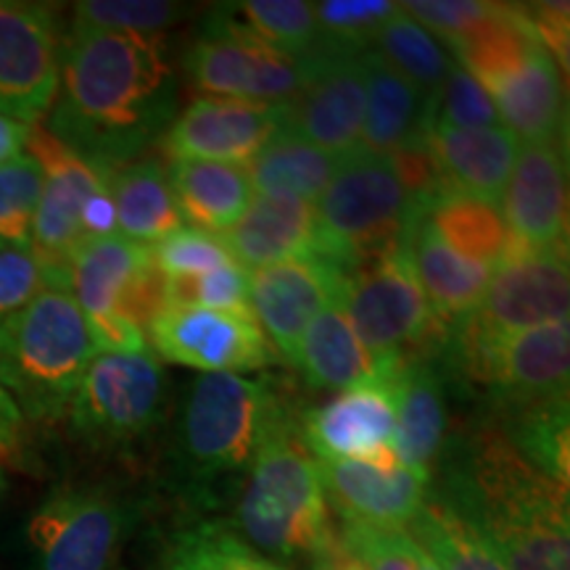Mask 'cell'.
<instances>
[{"instance_id": "obj_17", "label": "cell", "mask_w": 570, "mask_h": 570, "mask_svg": "<svg viewBox=\"0 0 570 570\" xmlns=\"http://www.w3.org/2000/svg\"><path fill=\"white\" fill-rule=\"evenodd\" d=\"M570 273L568 252H520L491 273L489 288L479 309L465 323L473 333H515L531 327L568 323Z\"/></svg>"}, {"instance_id": "obj_48", "label": "cell", "mask_w": 570, "mask_h": 570, "mask_svg": "<svg viewBox=\"0 0 570 570\" xmlns=\"http://www.w3.org/2000/svg\"><path fill=\"white\" fill-rule=\"evenodd\" d=\"M529 19L537 30L544 51L554 61H568V6L562 3H541L529 11Z\"/></svg>"}, {"instance_id": "obj_22", "label": "cell", "mask_w": 570, "mask_h": 570, "mask_svg": "<svg viewBox=\"0 0 570 570\" xmlns=\"http://www.w3.org/2000/svg\"><path fill=\"white\" fill-rule=\"evenodd\" d=\"M389 381L396 410V460L431 481L449 436L444 370L431 356L415 354L391 365Z\"/></svg>"}, {"instance_id": "obj_43", "label": "cell", "mask_w": 570, "mask_h": 570, "mask_svg": "<svg viewBox=\"0 0 570 570\" xmlns=\"http://www.w3.org/2000/svg\"><path fill=\"white\" fill-rule=\"evenodd\" d=\"M151 254L164 277H198L235 262L219 235L190 225H183L180 230L154 244Z\"/></svg>"}, {"instance_id": "obj_37", "label": "cell", "mask_w": 570, "mask_h": 570, "mask_svg": "<svg viewBox=\"0 0 570 570\" xmlns=\"http://www.w3.org/2000/svg\"><path fill=\"white\" fill-rule=\"evenodd\" d=\"M161 570H285L252 550L233 529L202 520L169 539Z\"/></svg>"}, {"instance_id": "obj_7", "label": "cell", "mask_w": 570, "mask_h": 570, "mask_svg": "<svg viewBox=\"0 0 570 570\" xmlns=\"http://www.w3.org/2000/svg\"><path fill=\"white\" fill-rule=\"evenodd\" d=\"M452 352L460 373L487 389L494 412L568 396L570 323L515 333H473L452 327Z\"/></svg>"}, {"instance_id": "obj_6", "label": "cell", "mask_w": 570, "mask_h": 570, "mask_svg": "<svg viewBox=\"0 0 570 570\" xmlns=\"http://www.w3.org/2000/svg\"><path fill=\"white\" fill-rule=\"evenodd\" d=\"M420 212L399 180L391 156L356 148L341 156L336 175L315 202V254L352 275L356 267L407 240Z\"/></svg>"}, {"instance_id": "obj_5", "label": "cell", "mask_w": 570, "mask_h": 570, "mask_svg": "<svg viewBox=\"0 0 570 570\" xmlns=\"http://www.w3.org/2000/svg\"><path fill=\"white\" fill-rule=\"evenodd\" d=\"M96 354L88 320L63 285H48L0 323V383L21 417L38 423L67 415Z\"/></svg>"}, {"instance_id": "obj_49", "label": "cell", "mask_w": 570, "mask_h": 570, "mask_svg": "<svg viewBox=\"0 0 570 570\" xmlns=\"http://www.w3.org/2000/svg\"><path fill=\"white\" fill-rule=\"evenodd\" d=\"M32 127L35 125H24V122H17V119L0 117V164H9L27 154Z\"/></svg>"}, {"instance_id": "obj_51", "label": "cell", "mask_w": 570, "mask_h": 570, "mask_svg": "<svg viewBox=\"0 0 570 570\" xmlns=\"http://www.w3.org/2000/svg\"><path fill=\"white\" fill-rule=\"evenodd\" d=\"M315 570H365V568H362V562L356 560L352 552H346L338 541V544L317 562Z\"/></svg>"}, {"instance_id": "obj_35", "label": "cell", "mask_w": 570, "mask_h": 570, "mask_svg": "<svg viewBox=\"0 0 570 570\" xmlns=\"http://www.w3.org/2000/svg\"><path fill=\"white\" fill-rule=\"evenodd\" d=\"M404 531L441 570H508L487 539L441 497H425Z\"/></svg>"}, {"instance_id": "obj_25", "label": "cell", "mask_w": 570, "mask_h": 570, "mask_svg": "<svg viewBox=\"0 0 570 570\" xmlns=\"http://www.w3.org/2000/svg\"><path fill=\"white\" fill-rule=\"evenodd\" d=\"M219 238L233 259L248 273L315 254V204L283 194H254L244 217Z\"/></svg>"}, {"instance_id": "obj_16", "label": "cell", "mask_w": 570, "mask_h": 570, "mask_svg": "<svg viewBox=\"0 0 570 570\" xmlns=\"http://www.w3.org/2000/svg\"><path fill=\"white\" fill-rule=\"evenodd\" d=\"M146 338L175 365L202 373L262 370L275 362V348L254 317L214 312L194 304H167L148 327Z\"/></svg>"}, {"instance_id": "obj_29", "label": "cell", "mask_w": 570, "mask_h": 570, "mask_svg": "<svg viewBox=\"0 0 570 570\" xmlns=\"http://www.w3.org/2000/svg\"><path fill=\"white\" fill-rule=\"evenodd\" d=\"M362 69H365L367 104L360 148L391 156L425 132L433 119V101L383 61L373 48L362 51Z\"/></svg>"}, {"instance_id": "obj_39", "label": "cell", "mask_w": 570, "mask_h": 570, "mask_svg": "<svg viewBox=\"0 0 570 570\" xmlns=\"http://www.w3.org/2000/svg\"><path fill=\"white\" fill-rule=\"evenodd\" d=\"M40 188L42 167L30 151L0 164V248H32Z\"/></svg>"}, {"instance_id": "obj_20", "label": "cell", "mask_w": 570, "mask_h": 570, "mask_svg": "<svg viewBox=\"0 0 570 570\" xmlns=\"http://www.w3.org/2000/svg\"><path fill=\"white\" fill-rule=\"evenodd\" d=\"M499 206L520 252H568V173L560 142H520Z\"/></svg>"}, {"instance_id": "obj_23", "label": "cell", "mask_w": 570, "mask_h": 570, "mask_svg": "<svg viewBox=\"0 0 570 570\" xmlns=\"http://www.w3.org/2000/svg\"><path fill=\"white\" fill-rule=\"evenodd\" d=\"M317 462L325 499L344 520L407 529L428 497V481L404 465L373 462Z\"/></svg>"}, {"instance_id": "obj_2", "label": "cell", "mask_w": 570, "mask_h": 570, "mask_svg": "<svg viewBox=\"0 0 570 570\" xmlns=\"http://www.w3.org/2000/svg\"><path fill=\"white\" fill-rule=\"evenodd\" d=\"M439 497L508 570H570L568 487L531 465L497 425L470 433Z\"/></svg>"}, {"instance_id": "obj_3", "label": "cell", "mask_w": 570, "mask_h": 570, "mask_svg": "<svg viewBox=\"0 0 570 570\" xmlns=\"http://www.w3.org/2000/svg\"><path fill=\"white\" fill-rule=\"evenodd\" d=\"M235 533L262 558L312 568L338 544L317 462L285 412L269 423L256 449L235 508Z\"/></svg>"}, {"instance_id": "obj_4", "label": "cell", "mask_w": 570, "mask_h": 570, "mask_svg": "<svg viewBox=\"0 0 570 570\" xmlns=\"http://www.w3.org/2000/svg\"><path fill=\"white\" fill-rule=\"evenodd\" d=\"M283 407L267 381L202 373L177 425L175 475L194 502L214 504L227 483L246 479L259 441Z\"/></svg>"}, {"instance_id": "obj_11", "label": "cell", "mask_w": 570, "mask_h": 570, "mask_svg": "<svg viewBox=\"0 0 570 570\" xmlns=\"http://www.w3.org/2000/svg\"><path fill=\"white\" fill-rule=\"evenodd\" d=\"M185 71L209 98L285 106L304 82V61L291 59L238 24L225 9L206 19Z\"/></svg>"}, {"instance_id": "obj_36", "label": "cell", "mask_w": 570, "mask_h": 570, "mask_svg": "<svg viewBox=\"0 0 570 570\" xmlns=\"http://www.w3.org/2000/svg\"><path fill=\"white\" fill-rule=\"evenodd\" d=\"M370 48L399 75L407 77L415 88L423 90L431 101H436L449 69L454 67L444 42L402 9L377 30Z\"/></svg>"}, {"instance_id": "obj_28", "label": "cell", "mask_w": 570, "mask_h": 570, "mask_svg": "<svg viewBox=\"0 0 570 570\" xmlns=\"http://www.w3.org/2000/svg\"><path fill=\"white\" fill-rule=\"evenodd\" d=\"M499 125L518 142H560L566 127L560 63L539 48L523 67L487 90Z\"/></svg>"}, {"instance_id": "obj_45", "label": "cell", "mask_w": 570, "mask_h": 570, "mask_svg": "<svg viewBox=\"0 0 570 570\" xmlns=\"http://www.w3.org/2000/svg\"><path fill=\"white\" fill-rule=\"evenodd\" d=\"M433 119L436 122L465 127V130H483L499 127L497 106L491 101L487 88L454 61L444 85H441L436 101H433Z\"/></svg>"}, {"instance_id": "obj_14", "label": "cell", "mask_w": 570, "mask_h": 570, "mask_svg": "<svg viewBox=\"0 0 570 570\" xmlns=\"http://www.w3.org/2000/svg\"><path fill=\"white\" fill-rule=\"evenodd\" d=\"M63 40L51 9L0 0V117L40 125L61 82Z\"/></svg>"}, {"instance_id": "obj_26", "label": "cell", "mask_w": 570, "mask_h": 570, "mask_svg": "<svg viewBox=\"0 0 570 570\" xmlns=\"http://www.w3.org/2000/svg\"><path fill=\"white\" fill-rule=\"evenodd\" d=\"M407 248L420 288L439 323L446 331L465 323L483 302L491 281L489 269L454 252L423 212L410 227Z\"/></svg>"}, {"instance_id": "obj_9", "label": "cell", "mask_w": 570, "mask_h": 570, "mask_svg": "<svg viewBox=\"0 0 570 570\" xmlns=\"http://www.w3.org/2000/svg\"><path fill=\"white\" fill-rule=\"evenodd\" d=\"M164 370L148 352H98L69 404L71 431L90 446H130L159 423Z\"/></svg>"}, {"instance_id": "obj_34", "label": "cell", "mask_w": 570, "mask_h": 570, "mask_svg": "<svg viewBox=\"0 0 570 570\" xmlns=\"http://www.w3.org/2000/svg\"><path fill=\"white\" fill-rule=\"evenodd\" d=\"M338 164L341 156L323 151L283 125L246 169L254 194H283L315 204Z\"/></svg>"}, {"instance_id": "obj_18", "label": "cell", "mask_w": 570, "mask_h": 570, "mask_svg": "<svg viewBox=\"0 0 570 570\" xmlns=\"http://www.w3.org/2000/svg\"><path fill=\"white\" fill-rule=\"evenodd\" d=\"M348 273L320 254L248 273V304L269 346L294 365L304 331L344 291Z\"/></svg>"}, {"instance_id": "obj_38", "label": "cell", "mask_w": 570, "mask_h": 570, "mask_svg": "<svg viewBox=\"0 0 570 570\" xmlns=\"http://www.w3.org/2000/svg\"><path fill=\"white\" fill-rule=\"evenodd\" d=\"M230 17L244 24L248 32L265 40L275 51L291 59H309L315 53L320 35L315 19V3L304 0H246L225 9Z\"/></svg>"}, {"instance_id": "obj_52", "label": "cell", "mask_w": 570, "mask_h": 570, "mask_svg": "<svg viewBox=\"0 0 570 570\" xmlns=\"http://www.w3.org/2000/svg\"><path fill=\"white\" fill-rule=\"evenodd\" d=\"M415 570H441V568L415 544Z\"/></svg>"}, {"instance_id": "obj_53", "label": "cell", "mask_w": 570, "mask_h": 570, "mask_svg": "<svg viewBox=\"0 0 570 570\" xmlns=\"http://www.w3.org/2000/svg\"><path fill=\"white\" fill-rule=\"evenodd\" d=\"M6 489H9V483H6V473H3V468H0V497H3Z\"/></svg>"}, {"instance_id": "obj_42", "label": "cell", "mask_w": 570, "mask_h": 570, "mask_svg": "<svg viewBox=\"0 0 570 570\" xmlns=\"http://www.w3.org/2000/svg\"><path fill=\"white\" fill-rule=\"evenodd\" d=\"M167 304H194L214 312L252 317L248 269L238 262L198 277H167Z\"/></svg>"}, {"instance_id": "obj_32", "label": "cell", "mask_w": 570, "mask_h": 570, "mask_svg": "<svg viewBox=\"0 0 570 570\" xmlns=\"http://www.w3.org/2000/svg\"><path fill=\"white\" fill-rule=\"evenodd\" d=\"M449 48L458 56L460 67L489 90L523 67L544 46L533 30L529 11L518 6L491 3L479 24Z\"/></svg>"}, {"instance_id": "obj_30", "label": "cell", "mask_w": 570, "mask_h": 570, "mask_svg": "<svg viewBox=\"0 0 570 570\" xmlns=\"http://www.w3.org/2000/svg\"><path fill=\"white\" fill-rule=\"evenodd\" d=\"M167 177L183 223L212 235L230 230L254 202L252 177L238 164L169 159Z\"/></svg>"}, {"instance_id": "obj_44", "label": "cell", "mask_w": 570, "mask_h": 570, "mask_svg": "<svg viewBox=\"0 0 570 570\" xmlns=\"http://www.w3.org/2000/svg\"><path fill=\"white\" fill-rule=\"evenodd\" d=\"M338 541L365 570H415V541L404 529H383L341 518Z\"/></svg>"}, {"instance_id": "obj_47", "label": "cell", "mask_w": 570, "mask_h": 570, "mask_svg": "<svg viewBox=\"0 0 570 570\" xmlns=\"http://www.w3.org/2000/svg\"><path fill=\"white\" fill-rule=\"evenodd\" d=\"M489 6L491 3H483V0H407V3H399V9L420 21L441 42L454 46L462 35L479 24Z\"/></svg>"}, {"instance_id": "obj_1", "label": "cell", "mask_w": 570, "mask_h": 570, "mask_svg": "<svg viewBox=\"0 0 570 570\" xmlns=\"http://www.w3.org/2000/svg\"><path fill=\"white\" fill-rule=\"evenodd\" d=\"M161 38L71 27L46 130L104 173L140 159L177 117Z\"/></svg>"}, {"instance_id": "obj_50", "label": "cell", "mask_w": 570, "mask_h": 570, "mask_svg": "<svg viewBox=\"0 0 570 570\" xmlns=\"http://www.w3.org/2000/svg\"><path fill=\"white\" fill-rule=\"evenodd\" d=\"M21 433H24V417L0 383V454L11 452L19 444Z\"/></svg>"}, {"instance_id": "obj_31", "label": "cell", "mask_w": 570, "mask_h": 570, "mask_svg": "<svg viewBox=\"0 0 570 570\" xmlns=\"http://www.w3.org/2000/svg\"><path fill=\"white\" fill-rule=\"evenodd\" d=\"M109 194L117 214V235L132 244L154 246L185 225L167 169L159 161L138 159L114 169Z\"/></svg>"}, {"instance_id": "obj_13", "label": "cell", "mask_w": 570, "mask_h": 570, "mask_svg": "<svg viewBox=\"0 0 570 570\" xmlns=\"http://www.w3.org/2000/svg\"><path fill=\"white\" fill-rule=\"evenodd\" d=\"M151 246L132 244L122 235L92 238L69 262V294L82 309L98 352H148L146 333L130 320L132 294L151 267Z\"/></svg>"}, {"instance_id": "obj_27", "label": "cell", "mask_w": 570, "mask_h": 570, "mask_svg": "<svg viewBox=\"0 0 570 570\" xmlns=\"http://www.w3.org/2000/svg\"><path fill=\"white\" fill-rule=\"evenodd\" d=\"M341 294L327 302L306 327L294 360V367L302 370L304 381L312 389L336 391V394L375 381L389 367H383L356 336Z\"/></svg>"}, {"instance_id": "obj_46", "label": "cell", "mask_w": 570, "mask_h": 570, "mask_svg": "<svg viewBox=\"0 0 570 570\" xmlns=\"http://www.w3.org/2000/svg\"><path fill=\"white\" fill-rule=\"evenodd\" d=\"M48 285L46 267L32 248H0V323L24 309Z\"/></svg>"}, {"instance_id": "obj_15", "label": "cell", "mask_w": 570, "mask_h": 570, "mask_svg": "<svg viewBox=\"0 0 570 570\" xmlns=\"http://www.w3.org/2000/svg\"><path fill=\"white\" fill-rule=\"evenodd\" d=\"M365 104L362 51L317 46L304 59V82L285 104L283 125L327 154L346 156L360 148Z\"/></svg>"}, {"instance_id": "obj_8", "label": "cell", "mask_w": 570, "mask_h": 570, "mask_svg": "<svg viewBox=\"0 0 570 570\" xmlns=\"http://www.w3.org/2000/svg\"><path fill=\"white\" fill-rule=\"evenodd\" d=\"M341 302L356 336L383 367L415 356L441 331L412 269L407 240L356 267Z\"/></svg>"}, {"instance_id": "obj_24", "label": "cell", "mask_w": 570, "mask_h": 570, "mask_svg": "<svg viewBox=\"0 0 570 570\" xmlns=\"http://www.w3.org/2000/svg\"><path fill=\"white\" fill-rule=\"evenodd\" d=\"M425 142L446 188L502 202L520 151V142L502 125L465 130L431 119Z\"/></svg>"}, {"instance_id": "obj_19", "label": "cell", "mask_w": 570, "mask_h": 570, "mask_svg": "<svg viewBox=\"0 0 570 570\" xmlns=\"http://www.w3.org/2000/svg\"><path fill=\"white\" fill-rule=\"evenodd\" d=\"M396 365V362H394ZM386 373L362 386L338 391L331 402L304 417V446L320 462H373V465H402L394 452L396 410Z\"/></svg>"}, {"instance_id": "obj_33", "label": "cell", "mask_w": 570, "mask_h": 570, "mask_svg": "<svg viewBox=\"0 0 570 570\" xmlns=\"http://www.w3.org/2000/svg\"><path fill=\"white\" fill-rule=\"evenodd\" d=\"M423 214L454 252L487 267L489 273L515 252L502 206L489 198L446 188L425 206Z\"/></svg>"}, {"instance_id": "obj_21", "label": "cell", "mask_w": 570, "mask_h": 570, "mask_svg": "<svg viewBox=\"0 0 570 570\" xmlns=\"http://www.w3.org/2000/svg\"><path fill=\"white\" fill-rule=\"evenodd\" d=\"M285 122V106L202 96L177 114L164 135L169 159L248 167Z\"/></svg>"}, {"instance_id": "obj_10", "label": "cell", "mask_w": 570, "mask_h": 570, "mask_svg": "<svg viewBox=\"0 0 570 570\" xmlns=\"http://www.w3.org/2000/svg\"><path fill=\"white\" fill-rule=\"evenodd\" d=\"M132 512L101 483L53 489L27 523L35 570H111Z\"/></svg>"}, {"instance_id": "obj_41", "label": "cell", "mask_w": 570, "mask_h": 570, "mask_svg": "<svg viewBox=\"0 0 570 570\" xmlns=\"http://www.w3.org/2000/svg\"><path fill=\"white\" fill-rule=\"evenodd\" d=\"M183 17V6L164 0H85L75 6V24L119 35L161 38Z\"/></svg>"}, {"instance_id": "obj_12", "label": "cell", "mask_w": 570, "mask_h": 570, "mask_svg": "<svg viewBox=\"0 0 570 570\" xmlns=\"http://www.w3.org/2000/svg\"><path fill=\"white\" fill-rule=\"evenodd\" d=\"M42 167V188L32 225V252L46 267L51 285L69 288V262L88 233L85 217L92 198L104 194L109 173L69 151L42 125H35L27 146Z\"/></svg>"}, {"instance_id": "obj_40", "label": "cell", "mask_w": 570, "mask_h": 570, "mask_svg": "<svg viewBox=\"0 0 570 570\" xmlns=\"http://www.w3.org/2000/svg\"><path fill=\"white\" fill-rule=\"evenodd\" d=\"M399 11L391 0H323L315 6L317 46L367 51L377 30Z\"/></svg>"}]
</instances>
